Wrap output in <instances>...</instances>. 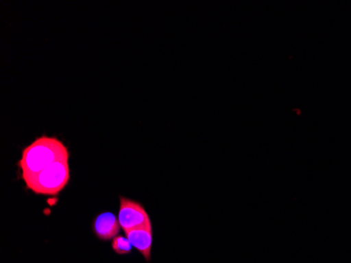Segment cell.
<instances>
[{"instance_id":"1","label":"cell","mask_w":351,"mask_h":263,"mask_svg":"<svg viewBox=\"0 0 351 263\" xmlns=\"http://www.w3.org/2000/svg\"><path fill=\"white\" fill-rule=\"evenodd\" d=\"M69 150L55 137L41 136L25 148L19 164L23 175H35L55 162L69 160Z\"/></svg>"},{"instance_id":"2","label":"cell","mask_w":351,"mask_h":263,"mask_svg":"<svg viewBox=\"0 0 351 263\" xmlns=\"http://www.w3.org/2000/svg\"><path fill=\"white\" fill-rule=\"evenodd\" d=\"M23 179L27 189L38 195H57L70 180L69 160L55 162L35 175H23Z\"/></svg>"},{"instance_id":"3","label":"cell","mask_w":351,"mask_h":263,"mask_svg":"<svg viewBox=\"0 0 351 263\" xmlns=\"http://www.w3.org/2000/svg\"><path fill=\"white\" fill-rule=\"evenodd\" d=\"M118 220H119L120 227L124 231L152 225L151 218L145 211V207L141 203L126 197H120Z\"/></svg>"},{"instance_id":"4","label":"cell","mask_w":351,"mask_h":263,"mask_svg":"<svg viewBox=\"0 0 351 263\" xmlns=\"http://www.w3.org/2000/svg\"><path fill=\"white\" fill-rule=\"evenodd\" d=\"M126 238L138 252L141 253L145 260L151 261L152 247H153V227H137V229L124 231Z\"/></svg>"},{"instance_id":"5","label":"cell","mask_w":351,"mask_h":263,"mask_svg":"<svg viewBox=\"0 0 351 263\" xmlns=\"http://www.w3.org/2000/svg\"><path fill=\"white\" fill-rule=\"evenodd\" d=\"M120 223L117 217L110 211H104L96 217L94 221V233L100 240L108 241L117 237L120 232Z\"/></svg>"},{"instance_id":"6","label":"cell","mask_w":351,"mask_h":263,"mask_svg":"<svg viewBox=\"0 0 351 263\" xmlns=\"http://www.w3.org/2000/svg\"><path fill=\"white\" fill-rule=\"evenodd\" d=\"M113 251L119 255H128L133 250V245L126 237L117 236L113 239L112 242Z\"/></svg>"}]
</instances>
